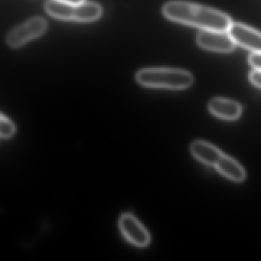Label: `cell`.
Listing matches in <instances>:
<instances>
[{"label":"cell","instance_id":"5","mask_svg":"<svg viewBox=\"0 0 261 261\" xmlns=\"http://www.w3.org/2000/svg\"><path fill=\"white\" fill-rule=\"evenodd\" d=\"M120 231L126 240L138 247L149 245L151 238L144 226L130 214H124L119 221Z\"/></svg>","mask_w":261,"mask_h":261},{"label":"cell","instance_id":"13","mask_svg":"<svg viewBox=\"0 0 261 261\" xmlns=\"http://www.w3.org/2000/svg\"><path fill=\"white\" fill-rule=\"evenodd\" d=\"M250 82L257 88H261V71L254 69L249 74Z\"/></svg>","mask_w":261,"mask_h":261},{"label":"cell","instance_id":"12","mask_svg":"<svg viewBox=\"0 0 261 261\" xmlns=\"http://www.w3.org/2000/svg\"><path fill=\"white\" fill-rule=\"evenodd\" d=\"M248 62L254 69L261 71V53H253L248 58Z\"/></svg>","mask_w":261,"mask_h":261},{"label":"cell","instance_id":"7","mask_svg":"<svg viewBox=\"0 0 261 261\" xmlns=\"http://www.w3.org/2000/svg\"><path fill=\"white\" fill-rule=\"evenodd\" d=\"M228 33L236 45L253 53H261V33L241 23H232Z\"/></svg>","mask_w":261,"mask_h":261},{"label":"cell","instance_id":"14","mask_svg":"<svg viewBox=\"0 0 261 261\" xmlns=\"http://www.w3.org/2000/svg\"><path fill=\"white\" fill-rule=\"evenodd\" d=\"M59 2L70 3V4H81L85 2V0H57Z\"/></svg>","mask_w":261,"mask_h":261},{"label":"cell","instance_id":"11","mask_svg":"<svg viewBox=\"0 0 261 261\" xmlns=\"http://www.w3.org/2000/svg\"><path fill=\"white\" fill-rule=\"evenodd\" d=\"M0 135L3 139H9L14 135L16 126L8 117L1 114L0 118Z\"/></svg>","mask_w":261,"mask_h":261},{"label":"cell","instance_id":"3","mask_svg":"<svg viewBox=\"0 0 261 261\" xmlns=\"http://www.w3.org/2000/svg\"><path fill=\"white\" fill-rule=\"evenodd\" d=\"M45 10L48 15L56 19L76 22H93L102 15V8L99 4L85 1L81 4H70L48 0L45 3Z\"/></svg>","mask_w":261,"mask_h":261},{"label":"cell","instance_id":"1","mask_svg":"<svg viewBox=\"0 0 261 261\" xmlns=\"http://www.w3.org/2000/svg\"><path fill=\"white\" fill-rule=\"evenodd\" d=\"M163 13L169 20L209 31L228 32L231 19L218 10L184 1L165 4Z\"/></svg>","mask_w":261,"mask_h":261},{"label":"cell","instance_id":"6","mask_svg":"<svg viewBox=\"0 0 261 261\" xmlns=\"http://www.w3.org/2000/svg\"><path fill=\"white\" fill-rule=\"evenodd\" d=\"M197 43L201 48L216 53H230L234 49V41L227 32L204 30L197 36Z\"/></svg>","mask_w":261,"mask_h":261},{"label":"cell","instance_id":"4","mask_svg":"<svg viewBox=\"0 0 261 261\" xmlns=\"http://www.w3.org/2000/svg\"><path fill=\"white\" fill-rule=\"evenodd\" d=\"M48 29L46 20L36 16L18 25L7 34L6 42L10 48H17L37 39L44 34Z\"/></svg>","mask_w":261,"mask_h":261},{"label":"cell","instance_id":"10","mask_svg":"<svg viewBox=\"0 0 261 261\" xmlns=\"http://www.w3.org/2000/svg\"><path fill=\"white\" fill-rule=\"evenodd\" d=\"M215 168L221 175L232 181L241 182L245 179L246 172L244 168L231 157L223 155Z\"/></svg>","mask_w":261,"mask_h":261},{"label":"cell","instance_id":"8","mask_svg":"<svg viewBox=\"0 0 261 261\" xmlns=\"http://www.w3.org/2000/svg\"><path fill=\"white\" fill-rule=\"evenodd\" d=\"M208 109L215 117L226 120L239 118L242 108L238 102L226 98H215L209 102Z\"/></svg>","mask_w":261,"mask_h":261},{"label":"cell","instance_id":"9","mask_svg":"<svg viewBox=\"0 0 261 261\" xmlns=\"http://www.w3.org/2000/svg\"><path fill=\"white\" fill-rule=\"evenodd\" d=\"M192 155L207 166H215L224 154L218 148L211 143L201 140L192 143L190 147Z\"/></svg>","mask_w":261,"mask_h":261},{"label":"cell","instance_id":"2","mask_svg":"<svg viewBox=\"0 0 261 261\" xmlns=\"http://www.w3.org/2000/svg\"><path fill=\"white\" fill-rule=\"evenodd\" d=\"M137 82L146 88L182 90L193 84L194 77L185 70L168 68H148L136 74Z\"/></svg>","mask_w":261,"mask_h":261}]
</instances>
